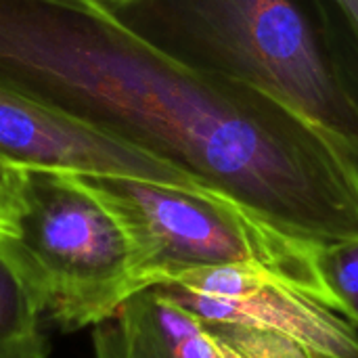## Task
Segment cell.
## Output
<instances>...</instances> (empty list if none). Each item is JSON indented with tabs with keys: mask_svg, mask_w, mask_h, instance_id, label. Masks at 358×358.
Here are the masks:
<instances>
[{
	"mask_svg": "<svg viewBox=\"0 0 358 358\" xmlns=\"http://www.w3.org/2000/svg\"><path fill=\"white\" fill-rule=\"evenodd\" d=\"M157 287L201 319L277 331L329 358H358V334L350 321L260 268H197Z\"/></svg>",
	"mask_w": 358,
	"mask_h": 358,
	"instance_id": "obj_4",
	"label": "cell"
},
{
	"mask_svg": "<svg viewBox=\"0 0 358 358\" xmlns=\"http://www.w3.org/2000/svg\"><path fill=\"white\" fill-rule=\"evenodd\" d=\"M76 176L124 224L147 287L197 268L254 266L329 306L315 266V245L275 231L237 203L197 187Z\"/></svg>",
	"mask_w": 358,
	"mask_h": 358,
	"instance_id": "obj_3",
	"label": "cell"
},
{
	"mask_svg": "<svg viewBox=\"0 0 358 358\" xmlns=\"http://www.w3.org/2000/svg\"><path fill=\"white\" fill-rule=\"evenodd\" d=\"M172 61L243 82L358 151V109L317 0H99Z\"/></svg>",
	"mask_w": 358,
	"mask_h": 358,
	"instance_id": "obj_1",
	"label": "cell"
},
{
	"mask_svg": "<svg viewBox=\"0 0 358 358\" xmlns=\"http://www.w3.org/2000/svg\"><path fill=\"white\" fill-rule=\"evenodd\" d=\"M315 266L329 306L358 327V237L315 245Z\"/></svg>",
	"mask_w": 358,
	"mask_h": 358,
	"instance_id": "obj_8",
	"label": "cell"
},
{
	"mask_svg": "<svg viewBox=\"0 0 358 358\" xmlns=\"http://www.w3.org/2000/svg\"><path fill=\"white\" fill-rule=\"evenodd\" d=\"M331 55L358 109V0H317Z\"/></svg>",
	"mask_w": 358,
	"mask_h": 358,
	"instance_id": "obj_9",
	"label": "cell"
},
{
	"mask_svg": "<svg viewBox=\"0 0 358 358\" xmlns=\"http://www.w3.org/2000/svg\"><path fill=\"white\" fill-rule=\"evenodd\" d=\"M23 170L0 162V231L13 233L21 212Z\"/></svg>",
	"mask_w": 358,
	"mask_h": 358,
	"instance_id": "obj_10",
	"label": "cell"
},
{
	"mask_svg": "<svg viewBox=\"0 0 358 358\" xmlns=\"http://www.w3.org/2000/svg\"><path fill=\"white\" fill-rule=\"evenodd\" d=\"M40 317L31 294L0 248V358H46Z\"/></svg>",
	"mask_w": 358,
	"mask_h": 358,
	"instance_id": "obj_7",
	"label": "cell"
},
{
	"mask_svg": "<svg viewBox=\"0 0 358 358\" xmlns=\"http://www.w3.org/2000/svg\"><path fill=\"white\" fill-rule=\"evenodd\" d=\"M0 248L63 329L96 327L147 287L124 224L76 174L23 170L21 212Z\"/></svg>",
	"mask_w": 358,
	"mask_h": 358,
	"instance_id": "obj_2",
	"label": "cell"
},
{
	"mask_svg": "<svg viewBox=\"0 0 358 358\" xmlns=\"http://www.w3.org/2000/svg\"><path fill=\"white\" fill-rule=\"evenodd\" d=\"M90 358H329L277 331L201 319L145 287L92 331Z\"/></svg>",
	"mask_w": 358,
	"mask_h": 358,
	"instance_id": "obj_5",
	"label": "cell"
},
{
	"mask_svg": "<svg viewBox=\"0 0 358 358\" xmlns=\"http://www.w3.org/2000/svg\"><path fill=\"white\" fill-rule=\"evenodd\" d=\"M0 162L19 170L128 176L197 187L168 164L0 86Z\"/></svg>",
	"mask_w": 358,
	"mask_h": 358,
	"instance_id": "obj_6",
	"label": "cell"
}]
</instances>
